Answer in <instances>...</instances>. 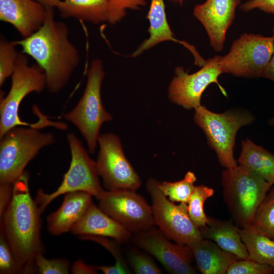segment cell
<instances>
[{
  "label": "cell",
  "mask_w": 274,
  "mask_h": 274,
  "mask_svg": "<svg viewBox=\"0 0 274 274\" xmlns=\"http://www.w3.org/2000/svg\"><path fill=\"white\" fill-rule=\"evenodd\" d=\"M175 1H179L180 2H182L183 0H175Z\"/></svg>",
  "instance_id": "b9f144b4"
},
{
  "label": "cell",
  "mask_w": 274,
  "mask_h": 274,
  "mask_svg": "<svg viewBox=\"0 0 274 274\" xmlns=\"http://www.w3.org/2000/svg\"><path fill=\"white\" fill-rule=\"evenodd\" d=\"M199 229L203 238L214 242L222 249L240 259H249L238 227L233 220H219L209 216L207 224Z\"/></svg>",
  "instance_id": "ffe728a7"
},
{
  "label": "cell",
  "mask_w": 274,
  "mask_h": 274,
  "mask_svg": "<svg viewBox=\"0 0 274 274\" xmlns=\"http://www.w3.org/2000/svg\"><path fill=\"white\" fill-rule=\"evenodd\" d=\"M94 266L87 265L83 261H76L71 267V271L74 274H94L97 273Z\"/></svg>",
  "instance_id": "74e56055"
},
{
  "label": "cell",
  "mask_w": 274,
  "mask_h": 274,
  "mask_svg": "<svg viewBox=\"0 0 274 274\" xmlns=\"http://www.w3.org/2000/svg\"><path fill=\"white\" fill-rule=\"evenodd\" d=\"M23 273L13 251L4 233L0 231V273L14 274Z\"/></svg>",
  "instance_id": "f546056e"
},
{
  "label": "cell",
  "mask_w": 274,
  "mask_h": 274,
  "mask_svg": "<svg viewBox=\"0 0 274 274\" xmlns=\"http://www.w3.org/2000/svg\"><path fill=\"white\" fill-rule=\"evenodd\" d=\"M214 193V190L212 188L204 185L196 186L187 203L188 214L198 228L206 225L208 221L203 205L205 201Z\"/></svg>",
  "instance_id": "4316f807"
},
{
  "label": "cell",
  "mask_w": 274,
  "mask_h": 274,
  "mask_svg": "<svg viewBox=\"0 0 274 274\" xmlns=\"http://www.w3.org/2000/svg\"><path fill=\"white\" fill-rule=\"evenodd\" d=\"M105 74L101 61L93 60L87 72V82L82 96L76 106L64 115V119L80 132L91 154L96 149L101 126L112 119L101 99V85Z\"/></svg>",
  "instance_id": "5b68a950"
},
{
  "label": "cell",
  "mask_w": 274,
  "mask_h": 274,
  "mask_svg": "<svg viewBox=\"0 0 274 274\" xmlns=\"http://www.w3.org/2000/svg\"><path fill=\"white\" fill-rule=\"evenodd\" d=\"M147 189L151 197L155 224L167 238L187 246L203 238L188 214L187 203L174 204L158 188L155 179L148 180Z\"/></svg>",
  "instance_id": "30bf717a"
},
{
  "label": "cell",
  "mask_w": 274,
  "mask_h": 274,
  "mask_svg": "<svg viewBox=\"0 0 274 274\" xmlns=\"http://www.w3.org/2000/svg\"><path fill=\"white\" fill-rule=\"evenodd\" d=\"M75 235L111 237L118 242L129 239L131 232L104 212L93 203L82 218L72 227Z\"/></svg>",
  "instance_id": "d6986e66"
},
{
  "label": "cell",
  "mask_w": 274,
  "mask_h": 274,
  "mask_svg": "<svg viewBox=\"0 0 274 274\" xmlns=\"http://www.w3.org/2000/svg\"><path fill=\"white\" fill-rule=\"evenodd\" d=\"M0 139V184H14L40 150L55 142L52 133L35 126H15Z\"/></svg>",
  "instance_id": "277c9868"
},
{
  "label": "cell",
  "mask_w": 274,
  "mask_h": 274,
  "mask_svg": "<svg viewBox=\"0 0 274 274\" xmlns=\"http://www.w3.org/2000/svg\"><path fill=\"white\" fill-rule=\"evenodd\" d=\"M254 116L247 111L232 109L217 113L200 106L195 109L194 121L204 132L209 146L216 152L220 164L225 168L237 165L233 155L238 130L250 124Z\"/></svg>",
  "instance_id": "8992f818"
},
{
  "label": "cell",
  "mask_w": 274,
  "mask_h": 274,
  "mask_svg": "<svg viewBox=\"0 0 274 274\" xmlns=\"http://www.w3.org/2000/svg\"><path fill=\"white\" fill-rule=\"evenodd\" d=\"M13 185L0 184V217L3 216L12 200Z\"/></svg>",
  "instance_id": "d590c367"
},
{
  "label": "cell",
  "mask_w": 274,
  "mask_h": 274,
  "mask_svg": "<svg viewBox=\"0 0 274 274\" xmlns=\"http://www.w3.org/2000/svg\"><path fill=\"white\" fill-rule=\"evenodd\" d=\"M98 207L131 232L146 230L155 224L152 207L135 191H104Z\"/></svg>",
  "instance_id": "7c38bea8"
},
{
  "label": "cell",
  "mask_w": 274,
  "mask_h": 274,
  "mask_svg": "<svg viewBox=\"0 0 274 274\" xmlns=\"http://www.w3.org/2000/svg\"><path fill=\"white\" fill-rule=\"evenodd\" d=\"M220 56L207 59L204 65L196 72L189 74L182 66L175 68V76L168 88L169 100L186 109L194 110L201 106L202 94L212 83L216 84L225 96L227 94L219 83L218 78L223 73L219 66Z\"/></svg>",
  "instance_id": "4fadbf2b"
},
{
  "label": "cell",
  "mask_w": 274,
  "mask_h": 274,
  "mask_svg": "<svg viewBox=\"0 0 274 274\" xmlns=\"http://www.w3.org/2000/svg\"><path fill=\"white\" fill-rule=\"evenodd\" d=\"M96 269L102 271L105 274H127L131 273L127 265L115 263L112 266H94Z\"/></svg>",
  "instance_id": "8d00e7d4"
},
{
  "label": "cell",
  "mask_w": 274,
  "mask_h": 274,
  "mask_svg": "<svg viewBox=\"0 0 274 274\" xmlns=\"http://www.w3.org/2000/svg\"><path fill=\"white\" fill-rule=\"evenodd\" d=\"M110 7L112 22L115 24L120 21L126 14L127 9L138 10L146 5L145 0H108Z\"/></svg>",
  "instance_id": "d6a6232c"
},
{
  "label": "cell",
  "mask_w": 274,
  "mask_h": 274,
  "mask_svg": "<svg viewBox=\"0 0 274 274\" xmlns=\"http://www.w3.org/2000/svg\"><path fill=\"white\" fill-rule=\"evenodd\" d=\"M14 41H9L3 37L0 39V86L11 77L15 67L19 55Z\"/></svg>",
  "instance_id": "83f0119b"
},
{
  "label": "cell",
  "mask_w": 274,
  "mask_h": 274,
  "mask_svg": "<svg viewBox=\"0 0 274 274\" xmlns=\"http://www.w3.org/2000/svg\"><path fill=\"white\" fill-rule=\"evenodd\" d=\"M129 263L133 271L137 274L162 273L153 260L145 253L132 252L129 256Z\"/></svg>",
  "instance_id": "1f68e13d"
},
{
  "label": "cell",
  "mask_w": 274,
  "mask_h": 274,
  "mask_svg": "<svg viewBox=\"0 0 274 274\" xmlns=\"http://www.w3.org/2000/svg\"><path fill=\"white\" fill-rule=\"evenodd\" d=\"M71 160L62 181L54 192L46 193L38 191L36 202L42 213L48 204L61 195L75 191H84L99 199L104 192L98 179L96 162L91 159L76 135L70 132L66 136Z\"/></svg>",
  "instance_id": "52a82bcc"
},
{
  "label": "cell",
  "mask_w": 274,
  "mask_h": 274,
  "mask_svg": "<svg viewBox=\"0 0 274 274\" xmlns=\"http://www.w3.org/2000/svg\"><path fill=\"white\" fill-rule=\"evenodd\" d=\"M249 259L274 267V240L252 226L238 228Z\"/></svg>",
  "instance_id": "cb8c5ba5"
},
{
  "label": "cell",
  "mask_w": 274,
  "mask_h": 274,
  "mask_svg": "<svg viewBox=\"0 0 274 274\" xmlns=\"http://www.w3.org/2000/svg\"><path fill=\"white\" fill-rule=\"evenodd\" d=\"M11 85L0 101V138L10 129L25 124L19 115L20 105L28 94L42 92L46 87L43 70L37 63L29 64L27 55L19 52L11 76Z\"/></svg>",
  "instance_id": "9c48e42d"
},
{
  "label": "cell",
  "mask_w": 274,
  "mask_h": 274,
  "mask_svg": "<svg viewBox=\"0 0 274 274\" xmlns=\"http://www.w3.org/2000/svg\"><path fill=\"white\" fill-rule=\"evenodd\" d=\"M46 7L54 8L57 7L58 3L61 0H35Z\"/></svg>",
  "instance_id": "ab89813d"
},
{
  "label": "cell",
  "mask_w": 274,
  "mask_h": 274,
  "mask_svg": "<svg viewBox=\"0 0 274 274\" xmlns=\"http://www.w3.org/2000/svg\"><path fill=\"white\" fill-rule=\"evenodd\" d=\"M56 8L64 18H74L94 24L105 22L111 24L108 0H61Z\"/></svg>",
  "instance_id": "7402d4cb"
},
{
  "label": "cell",
  "mask_w": 274,
  "mask_h": 274,
  "mask_svg": "<svg viewBox=\"0 0 274 274\" xmlns=\"http://www.w3.org/2000/svg\"><path fill=\"white\" fill-rule=\"evenodd\" d=\"M200 271L203 274H225L240 259L220 248L213 241L202 238L188 246Z\"/></svg>",
  "instance_id": "44dd1931"
},
{
  "label": "cell",
  "mask_w": 274,
  "mask_h": 274,
  "mask_svg": "<svg viewBox=\"0 0 274 274\" xmlns=\"http://www.w3.org/2000/svg\"><path fill=\"white\" fill-rule=\"evenodd\" d=\"M273 51L272 37L244 33L234 40L228 53L220 56L223 73L244 78L263 77Z\"/></svg>",
  "instance_id": "ba28073f"
},
{
  "label": "cell",
  "mask_w": 274,
  "mask_h": 274,
  "mask_svg": "<svg viewBox=\"0 0 274 274\" xmlns=\"http://www.w3.org/2000/svg\"><path fill=\"white\" fill-rule=\"evenodd\" d=\"M83 239L92 240L101 244L107 249L116 259V263L127 265L118 245L113 241L108 239L106 237L95 235H83L79 236Z\"/></svg>",
  "instance_id": "836d02e7"
},
{
  "label": "cell",
  "mask_w": 274,
  "mask_h": 274,
  "mask_svg": "<svg viewBox=\"0 0 274 274\" xmlns=\"http://www.w3.org/2000/svg\"><path fill=\"white\" fill-rule=\"evenodd\" d=\"M252 226L274 240V187L271 188L259 207Z\"/></svg>",
  "instance_id": "484cf974"
},
{
  "label": "cell",
  "mask_w": 274,
  "mask_h": 274,
  "mask_svg": "<svg viewBox=\"0 0 274 274\" xmlns=\"http://www.w3.org/2000/svg\"><path fill=\"white\" fill-rule=\"evenodd\" d=\"M274 267L251 259H238L228 269L227 274H271Z\"/></svg>",
  "instance_id": "4dcf8cb0"
},
{
  "label": "cell",
  "mask_w": 274,
  "mask_h": 274,
  "mask_svg": "<svg viewBox=\"0 0 274 274\" xmlns=\"http://www.w3.org/2000/svg\"><path fill=\"white\" fill-rule=\"evenodd\" d=\"M239 165L274 185V155L248 138L242 142Z\"/></svg>",
  "instance_id": "603a6c76"
},
{
  "label": "cell",
  "mask_w": 274,
  "mask_h": 274,
  "mask_svg": "<svg viewBox=\"0 0 274 274\" xmlns=\"http://www.w3.org/2000/svg\"><path fill=\"white\" fill-rule=\"evenodd\" d=\"M37 272L40 274H67L69 272L70 262L65 258L47 259L43 252L37 253L35 258Z\"/></svg>",
  "instance_id": "f1b7e54d"
},
{
  "label": "cell",
  "mask_w": 274,
  "mask_h": 274,
  "mask_svg": "<svg viewBox=\"0 0 274 274\" xmlns=\"http://www.w3.org/2000/svg\"><path fill=\"white\" fill-rule=\"evenodd\" d=\"M41 214L30 194L28 175H23L13 185L12 200L1 218L4 232L23 273L37 271L35 258L42 251L40 238Z\"/></svg>",
  "instance_id": "7a4b0ae2"
},
{
  "label": "cell",
  "mask_w": 274,
  "mask_h": 274,
  "mask_svg": "<svg viewBox=\"0 0 274 274\" xmlns=\"http://www.w3.org/2000/svg\"><path fill=\"white\" fill-rule=\"evenodd\" d=\"M99 150L96 162L98 176L108 190L135 191L140 177L126 158L119 138L112 133L99 135Z\"/></svg>",
  "instance_id": "8fae6325"
},
{
  "label": "cell",
  "mask_w": 274,
  "mask_h": 274,
  "mask_svg": "<svg viewBox=\"0 0 274 274\" xmlns=\"http://www.w3.org/2000/svg\"><path fill=\"white\" fill-rule=\"evenodd\" d=\"M221 184L224 201L234 223L239 228L252 226L272 186L238 165L222 172Z\"/></svg>",
  "instance_id": "3957f363"
},
{
  "label": "cell",
  "mask_w": 274,
  "mask_h": 274,
  "mask_svg": "<svg viewBox=\"0 0 274 274\" xmlns=\"http://www.w3.org/2000/svg\"><path fill=\"white\" fill-rule=\"evenodd\" d=\"M239 9L243 12L258 9L267 14L274 15V0H248L240 5Z\"/></svg>",
  "instance_id": "e575fe53"
},
{
  "label": "cell",
  "mask_w": 274,
  "mask_h": 274,
  "mask_svg": "<svg viewBox=\"0 0 274 274\" xmlns=\"http://www.w3.org/2000/svg\"><path fill=\"white\" fill-rule=\"evenodd\" d=\"M47 8L35 0H0V20L11 24L26 38L44 23Z\"/></svg>",
  "instance_id": "2e32d148"
},
{
  "label": "cell",
  "mask_w": 274,
  "mask_h": 274,
  "mask_svg": "<svg viewBox=\"0 0 274 274\" xmlns=\"http://www.w3.org/2000/svg\"><path fill=\"white\" fill-rule=\"evenodd\" d=\"M240 4L241 0H207L195 6L193 15L203 26L215 51L223 49L227 31Z\"/></svg>",
  "instance_id": "9a60e30c"
},
{
  "label": "cell",
  "mask_w": 274,
  "mask_h": 274,
  "mask_svg": "<svg viewBox=\"0 0 274 274\" xmlns=\"http://www.w3.org/2000/svg\"><path fill=\"white\" fill-rule=\"evenodd\" d=\"M134 242L155 257L170 273L195 274L191 265L192 253L188 246L170 243L158 229L152 226L135 233Z\"/></svg>",
  "instance_id": "5bb4252c"
},
{
  "label": "cell",
  "mask_w": 274,
  "mask_h": 274,
  "mask_svg": "<svg viewBox=\"0 0 274 274\" xmlns=\"http://www.w3.org/2000/svg\"><path fill=\"white\" fill-rule=\"evenodd\" d=\"M47 8L46 19L40 29L30 37L14 42L41 67L47 89L56 93L67 84L80 59L78 50L69 40L67 25L55 19L54 8Z\"/></svg>",
  "instance_id": "6da1fadb"
},
{
  "label": "cell",
  "mask_w": 274,
  "mask_h": 274,
  "mask_svg": "<svg viewBox=\"0 0 274 274\" xmlns=\"http://www.w3.org/2000/svg\"><path fill=\"white\" fill-rule=\"evenodd\" d=\"M272 37L273 39V51L265 69L263 77L274 82V27L272 29Z\"/></svg>",
  "instance_id": "f35d334b"
},
{
  "label": "cell",
  "mask_w": 274,
  "mask_h": 274,
  "mask_svg": "<svg viewBox=\"0 0 274 274\" xmlns=\"http://www.w3.org/2000/svg\"><path fill=\"white\" fill-rule=\"evenodd\" d=\"M148 18L150 22L148 29L150 37L131 54L132 57L139 55L159 43L172 41L181 44L190 51L194 57L195 65L199 67L204 65L206 60L201 57L194 46L174 37L167 21L163 0H151Z\"/></svg>",
  "instance_id": "e0dca14e"
},
{
  "label": "cell",
  "mask_w": 274,
  "mask_h": 274,
  "mask_svg": "<svg viewBox=\"0 0 274 274\" xmlns=\"http://www.w3.org/2000/svg\"><path fill=\"white\" fill-rule=\"evenodd\" d=\"M268 123L269 125L274 126V117L271 118L268 121Z\"/></svg>",
  "instance_id": "60d3db41"
},
{
  "label": "cell",
  "mask_w": 274,
  "mask_h": 274,
  "mask_svg": "<svg viewBox=\"0 0 274 274\" xmlns=\"http://www.w3.org/2000/svg\"><path fill=\"white\" fill-rule=\"evenodd\" d=\"M196 177L194 173L189 171L184 178L176 182L157 181V186L172 202L187 203L194 191Z\"/></svg>",
  "instance_id": "d4e9b609"
},
{
  "label": "cell",
  "mask_w": 274,
  "mask_h": 274,
  "mask_svg": "<svg viewBox=\"0 0 274 274\" xmlns=\"http://www.w3.org/2000/svg\"><path fill=\"white\" fill-rule=\"evenodd\" d=\"M64 195L59 208L47 218V229L53 235L71 231L92 203V195L86 192L75 191Z\"/></svg>",
  "instance_id": "ac0fdd59"
}]
</instances>
